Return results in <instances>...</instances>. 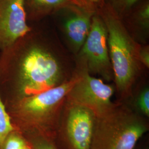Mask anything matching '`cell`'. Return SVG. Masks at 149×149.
Returning <instances> with one entry per match:
<instances>
[{
    "label": "cell",
    "instance_id": "cell-1",
    "mask_svg": "<svg viewBox=\"0 0 149 149\" xmlns=\"http://www.w3.org/2000/svg\"><path fill=\"white\" fill-rule=\"evenodd\" d=\"M45 19L0 52V96L5 107L61 85L74 74V56Z\"/></svg>",
    "mask_w": 149,
    "mask_h": 149
},
{
    "label": "cell",
    "instance_id": "cell-2",
    "mask_svg": "<svg viewBox=\"0 0 149 149\" xmlns=\"http://www.w3.org/2000/svg\"><path fill=\"white\" fill-rule=\"evenodd\" d=\"M76 80L74 70L69 81L6 107L12 127L21 133L36 132L54 141L66 97Z\"/></svg>",
    "mask_w": 149,
    "mask_h": 149
},
{
    "label": "cell",
    "instance_id": "cell-3",
    "mask_svg": "<svg viewBox=\"0 0 149 149\" xmlns=\"http://www.w3.org/2000/svg\"><path fill=\"white\" fill-rule=\"evenodd\" d=\"M96 12L106 27L115 88L119 96L125 98L131 95L135 82L145 69L139 60L140 44L134 40L121 19L104 2L96 8Z\"/></svg>",
    "mask_w": 149,
    "mask_h": 149
},
{
    "label": "cell",
    "instance_id": "cell-4",
    "mask_svg": "<svg viewBox=\"0 0 149 149\" xmlns=\"http://www.w3.org/2000/svg\"><path fill=\"white\" fill-rule=\"evenodd\" d=\"M149 130L144 117L123 103L96 117L90 149H135Z\"/></svg>",
    "mask_w": 149,
    "mask_h": 149
},
{
    "label": "cell",
    "instance_id": "cell-5",
    "mask_svg": "<svg viewBox=\"0 0 149 149\" xmlns=\"http://www.w3.org/2000/svg\"><path fill=\"white\" fill-rule=\"evenodd\" d=\"M74 59L77 80L69 91L66 102L86 107L94 112L96 117L101 116L115 104L111 100L115 86L90 74L83 59L77 56Z\"/></svg>",
    "mask_w": 149,
    "mask_h": 149
},
{
    "label": "cell",
    "instance_id": "cell-6",
    "mask_svg": "<svg viewBox=\"0 0 149 149\" xmlns=\"http://www.w3.org/2000/svg\"><path fill=\"white\" fill-rule=\"evenodd\" d=\"M54 142L59 149H90L96 115L85 107L65 102Z\"/></svg>",
    "mask_w": 149,
    "mask_h": 149
},
{
    "label": "cell",
    "instance_id": "cell-7",
    "mask_svg": "<svg viewBox=\"0 0 149 149\" xmlns=\"http://www.w3.org/2000/svg\"><path fill=\"white\" fill-rule=\"evenodd\" d=\"M77 56L83 59L90 74L107 81L114 80L108 46V33L101 17H92L90 32Z\"/></svg>",
    "mask_w": 149,
    "mask_h": 149
},
{
    "label": "cell",
    "instance_id": "cell-8",
    "mask_svg": "<svg viewBox=\"0 0 149 149\" xmlns=\"http://www.w3.org/2000/svg\"><path fill=\"white\" fill-rule=\"evenodd\" d=\"M95 13L94 10L74 5L63 8L52 16L61 40L74 56L89 34L92 18Z\"/></svg>",
    "mask_w": 149,
    "mask_h": 149
},
{
    "label": "cell",
    "instance_id": "cell-9",
    "mask_svg": "<svg viewBox=\"0 0 149 149\" xmlns=\"http://www.w3.org/2000/svg\"><path fill=\"white\" fill-rule=\"evenodd\" d=\"M24 0H0V52L11 46L31 29Z\"/></svg>",
    "mask_w": 149,
    "mask_h": 149
},
{
    "label": "cell",
    "instance_id": "cell-10",
    "mask_svg": "<svg viewBox=\"0 0 149 149\" xmlns=\"http://www.w3.org/2000/svg\"><path fill=\"white\" fill-rule=\"evenodd\" d=\"M134 41L148 44L149 39V0H140L120 19Z\"/></svg>",
    "mask_w": 149,
    "mask_h": 149
},
{
    "label": "cell",
    "instance_id": "cell-11",
    "mask_svg": "<svg viewBox=\"0 0 149 149\" xmlns=\"http://www.w3.org/2000/svg\"><path fill=\"white\" fill-rule=\"evenodd\" d=\"M74 5L71 0H24L26 18L29 25L42 21L62 8Z\"/></svg>",
    "mask_w": 149,
    "mask_h": 149
},
{
    "label": "cell",
    "instance_id": "cell-12",
    "mask_svg": "<svg viewBox=\"0 0 149 149\" xmlns=\"http://www.w3.org/2000/svg\"><path fill=\"white\" fill-rule=\"evenodd\" d=\"M32 149H59L54 140L33 132L21 133Z\"/></svg>",
    "mask_w": 149,
    "mask_h": 149
},
{
    "label": "cell",
    "instance_id": "cell-13",
    "mask_svg": "<svg viewBox=\"0 0 149 149\" xmlns=\"http://www.w3.org/2000/svg\"><path fill=\"white\" fill-rule=\"evenodd\" d=\"M140 0H103L114 13L121 19Z\"/></svg>",
    "mask_w": 149,
    "mask_h": 149
},
{
    "label": "cell",
    "instance_id": "cell-14",
    "mask_svg": "<svg viewBox=\"0 0 149 149\" xmlns=\"http://www.w3.org/2000/svg\"><path fill=\"white\" fill-rule=\"evenodd\" d=\"M134 109L144 117H149V88L145 86L136 95L134 101Z\"/></svg>",
    "mask_w": 149,
    "mask_h": 149
},
{
    "label": "cell",
    "instance_id": "cell-15",
    "mask_svg": "<svg viewBox=\"0 0 149 149\" xmlns=\"http://www.w3.org/2000/svg\"><path fill=\"white\" fill-rule=\"evenodd\" d=\"M15 129L11 124L10 117L6 112L0 96V149L8 135Z\"/></svg>",
    "mask_w": 149,
    "mask_h": 149
},
{
    "label": "cell",
    "instance_id": "cell-16",
    "mask_svg": "<svg viewBox=\"0 0 149 149\" xmlns=\"http://www.w3.org/2000/svg\"><path fill=\"white\" fill-rule=\"evenodd\" d=\"M27 145L28 142L22 134L14 130L6 137L2 149H24Z\"/></svg>",
    "mask_w": 149,
    "mask_h": 149
},
{
    "label": "cell",
    "instance_id": "cell-17",
    "mask_svg": "<svg viewBox=\"0 0 149 149\" xmlns=\"http://www.w3.org/2000/svg\"><path fill=\"white\" fill-rule=\"evenodd\" d=\"M139 60L145 69L149 68V44H140L138 49Z\"/></svg>",
    "mask_w": 149,
    "mask_h": 149
},
{
    "label": "cell",
    "instance_id": "cell-18",
    "mask_svg": "<svg viewBox=\"0 0 149 149\" xmlns=\"http://www.w3.org/2000/svg\"><path fill=\"white\" fill-rule=\"evenodd\" d=\"M71 1L76 5L79 6L80 7H84V8H86L92 9V10H95V9L93 8L90 5L88 0H71Z\"/></svg>",
    "mask_w": 149,
    "mask_h": 149
},
{
    "label": "cell",
    "instance_id": "cell-19",
    "mask_svg": "<svg viewBox=\"0 0 149 149\" xmlns=\"http://www.w3.org/2000/svg\"><path fill=\"white\" fill-rule=\"evenodd\" d=\"M103 0H88L90 5L95 9L103 2Z\"/></svg>",
    "mask_w": 149,
    "mask_h": 149
},
{
    "label": "cell",
    "instance_id": "cell-20",
    "mask_svg": "<svg viewBox=\"0 0 149 149\" xmlns=\"http://www.w3.org/2000/svg\"><path fill=\"white\" fill-rule=\"evenodd\" d=\"M28 142V141H27ZM24 149H32V148L31 147V146L29 145V143H28V145H27V146L26 147V148Z\"/></svg>",
    "mask_w": 149,
    "mask_h": 149
},
{
    "label": "cell",
    "instance_id": "cell-21",
    "mask_svg": "<svg viewBox=\"0 0 149 149\" xmlns=\"http://www.w3.org/2000/svg\"><path fill=\"white\" fill-rule=\"evenodd\" d=\"M149 149V148H148V147H145V148H144V149Z\"/></svg>",
    "mask_w": 149,
    "mask_h": 149
}]
</instances>
